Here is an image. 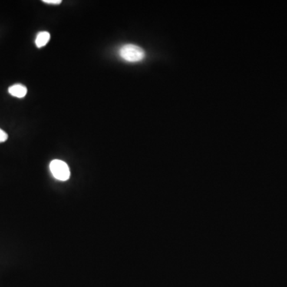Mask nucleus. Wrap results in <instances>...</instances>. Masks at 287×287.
<instances>
[{"label":"nucleus","instance_id":"20e7f679","mask_svg":"<svg viewBox=\"0 0 287 287\" xmlns=\"http://www.w3.org/2000/svg\"><path fill=\"white\" fill-rule=\"evenodd\" d=\"M50 33L47 32V31H42V32L38 33V35L36 37V46H37L38 48L45 47L47 43H48L49 40H50Z\"/></svg>","mask_w":287,"mask_h":287},{"label":"nucleus","instance_id":"7ed1b4c3","mask_svg":"<svg viewBox=\"0 0 287 287\" xmlns=\"http://www.w3.org/2000/svg\"><path fill=\"white\" fill-rule=\"evenodd\" d=\"M10 94L12 95L13 97H18V98H23L27 95V89L26 86L23 85L17 84L11 86L8 89Z\"/></svg>","mask_w":287,"mask_h":287},{"label":"nucleus","instance_id":"423d86ee","mask_svg":"<svg viewBox=\"0 0 287 287\" xmlns=\"http://www.w3.org/2000/svg\"><path fill=\"white\" fill-rule=\"evenodd\" d=\"M43 2L48 4H60L61 3V0H43Z\"/></svg>","mask_w":287,"mask_h":287},{"label":"nucleus","instance_id":"f03ea898","mask_svg":"<svg viewBox=\"0 0 287 287\" xmlns=\"http://www.w3.org/2000/svg\"><path fill=\"white\" fill-rule=\"evenodd\" d=\"M50 172L53 176L61 181H67L70 177V168L63 160H54L50 165Z\"/></svg>","mask_w":287,"mask_h":287},{"label":"nucleus","instance_id":"f257e3e1","mask_svg":"<svg viewBox=\"0 0 287 287\" xmlns=\"http://www.w3.org/2000/svg\"><path fill=\"white\" fill-rule=\"evenodd\" d=\"M120 56L129 63H137L146 57V53L141 47L133 44L123 46L120 50Z\"/></svg>","mask_w":287,"mask_h":287},{"label":"nucleus","instance_id":"39448f33","mask_svg":"<svg viewBox=\"0 0 287 287\" xmlns=\"http://www.w3.org/2000/svg\"><path fill=\"white\" fill-rule=\"evenodd\" d=\"M8 138V135L3 129H0V143L5 142Z\"/></svg>","mask_w":287,"mask_h":287}]
</instances>
